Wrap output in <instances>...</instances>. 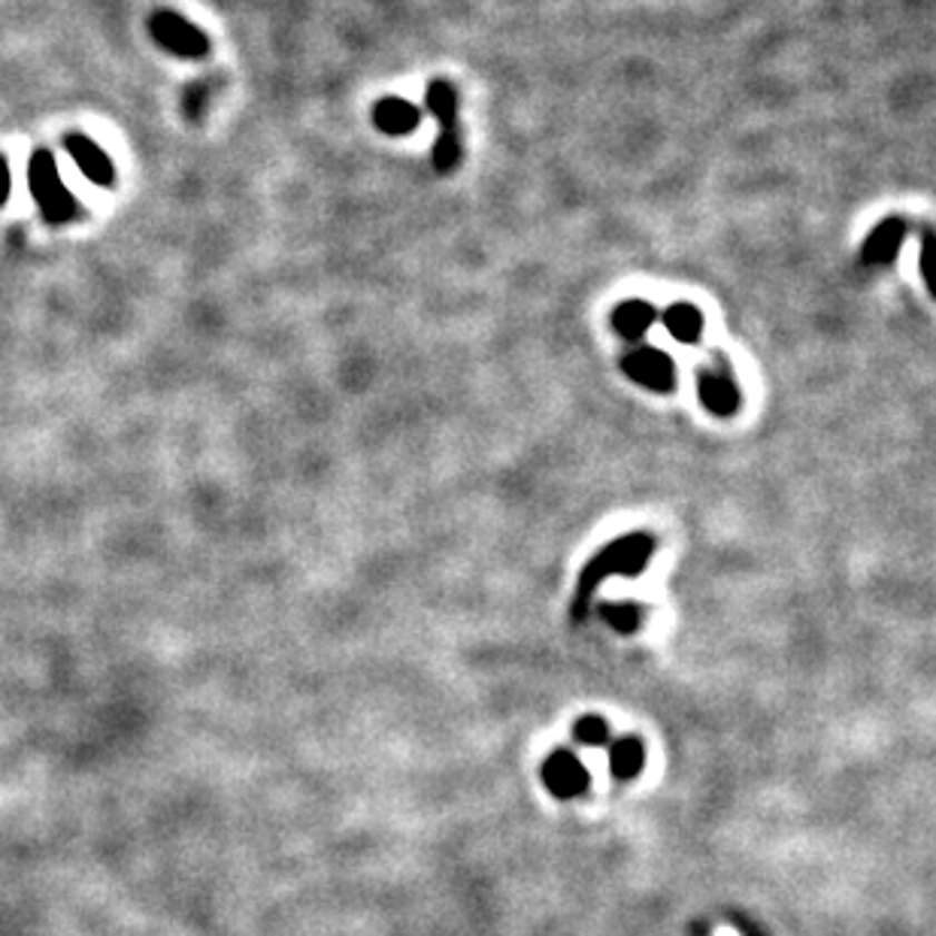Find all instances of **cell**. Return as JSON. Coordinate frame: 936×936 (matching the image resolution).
I'll return each instance as SVG.
<instances>
[{
	"instance_id": "6da1fadb",
	"label": "cell",
	"mask_w": 936,
	"mask_h": 936,
	"mask_svg": "<svg viewBox=\"0 0 936 936\" xmlns=\"http://www.w3.org/2000/svg\"><path fill=\"white\" fill-rule=\"evenodd\" d=\"M425 107L440 125L431 161L440 176H452L464 158V140H461V121H457V88L449 79H434L425 88Z\"/></svg>"
},
{
	"instance_id": "30bf717a",
	"label": "cell",
	"mask_w": 936,
	"mask_h": 936,
	"mask_svg": "<svg viewBox=\"0 0 936 936\" xmlns=\"http://www.w3.org/2000/svg\"><path fill=\"white\" fill-rule=\"evenodd\" d=\"M654 322H658V313H654V306L646 304V300H624V304H619L612 309V331H615L619 337L631 339V343L646 337V334L652 331Z\"/></svg>"
},
{
	"instance_id": "4fadbf2b",
	"label": "cell",
	"mask_w": 936,
	"mask_h": 936,
	"mask_svg": "<svg viewBox=\"0 0 936 936\" xmlns=\"http://www.w3.org/2000/svg\"><path fill=\"white\" fill-rule=\"evenodd\" d=\"M610 761L615 776H633L642 767V746L637 740L615 742Z\"/></svg>"
},
{
	"instance_id": "52a82bcc",
	"label": "cell",
	"mask_w": 936,
	"mask_h": 936,
	"mask_svg": "<svg viewBox=\"0 0 936 936\" xmlns=\"http://www.w3.org/2000/svg\"><path fill=\"white\" fill-rule=\"evenodd\" d=\"M906 234H909V221L904 216H888L883 218L876 228L867 234V240L860 243L858 264L864 270H883L897 262V255L904 249Z\"/></svg>"
},
{
	"instance_id": "7a4b0ae2",
	"label": "cell",
	"mask_w": 936,
	"mask_h": 936,
	"mask_svg": "<svg viewBox=\"0 0 936 936\" xmlns=\"http://www.w3.org/2000/svg\"><path fill=\"white\" fill-rule=\"evenodd\" d=\"M28 191H31L33 204L40 209L43 221H49V225H67V221L82 218V207H79L73 191L65 186L58 161H55V155L49 149H40V152L31 155V164H28Z\"/></svg>"
},
{
	"instance_id": "9c48e42d",
	"label": "cell",
	"mask_w": 936,
	"mask_h": 936,
	"mask_svg": "<svg viewBox=\"0 0 936 936\" xmlns=\"http://www.w3.org/2000/svg\"><path fill=\"white\" fill-rule=\"evenodd\" d=\"M373 125L385 137H406L422 125V112L403 98H382L373 104Z\"/></svg>"
},
{
	"instance_id": "3957f363",
	"label": "cell",
	"mask_w": 936,
	"mask_h": 936,
	"mask_svg": "<svg viewBox=\"0 0 936 936\" xmlns=\"http://www.w3.org/2000/svg\"><path fill=\"white\" fill-rule=\"evenodd\" d=\"M654 540L649 534H631L624 540H615L612 545H607L582 573V591H589L594 582L607 577V573H624V577H633L640 573L642 566L649 564L652 558Z\"/></svg>"
},
{
	"instance_id": "5bb4252c",
	"label": "cell",
	"mask_w": 936,
	"mask_h": 936,
	"mask_svg": "<svg viewBox=\"0 0 936 936\" xmlns=\"http://www.w3.org/2000/svg\"><path fill=\"white\" fill-rule=\"evenodd\" d=\"M603 737H607V725L600 719H582L577 725V740L585 742V746L603 742Z\"/></svg>"
},
{
	"instance_id": "277c9868",
	"label": "cell",
	"mask_w": 936,
	"mask_h": 936,
	"mask_svg": "<svg viewBox=\"0 0 936 936\" xmlns=\"http://www.w3.org/2000/svg\"><path fill=\"white\" fill-rule=\"evenodd\" d=\"M149 33H152V40L161 46L164 52L176 55V58L195 61V58H207L209 55L207 33L174 10L152 12L149 16Z\"/></svg>"
},
{
	"instance_id": "ba28073f",
	"label": "cell",
	"mask_w": 936,
	"mask_h": 936,
	"mask_svg": "<svg viewBox=\"0 0 936 936\" xmlns=\"http://www.w3.org/2000/svg\"><path fill=\"white\" fill-rule=\"evenodd\" d=\"M65 149L88 183H95V186L100 188L116 186V179H119L116 164H112V158H109L91 137H86V134H67Z\"/></svg>"
},
{
	"instance_id": "7c38bea8",
	"label": "cell",
	"mask_w": 936,
	"mask_h": 936,
	"mask_svg": "<svg viewBox=\"0 0 936 936\" xmlns=\"http://www.w3.org/2000/svg\"><path fill=\"white\" fill-rule=\"evenodd\" d=\"M661 322H664L667 334L676 339V343H686V346H697L700 339H703V313L697 309L694 304H686V300H679V304L667 306L664 316H661Z\"/></svg>"
},
{
	"instance_id": "9a60e30c",
	"label": "cell",
	"mask_w": 936,
	"mask_h": 936,
	"mask_svg": "<svg viewBox=\"0 0 936 936\" xmlns=\"http://www.w3.org/2000/svg\"><path fill=\"white\" fill-rule=\"evenodd\" d=\"M10 188H12V176H10V164L7 158L0 155V207L10 200Z\"/></svg>"
},
{
	"instance_id": "8992f818",
	"label": "cell",
	"mask_w": 936,
	"mask_h": 936,
	"mask_svg": "<svg viewBox=\"0 0 936 936\" xmlns=\"http://www.w3.org/2000/svg\"><path fill=\"white\" fill-rule=\"evenodd\" d=\"M621 373L654 394L676 392V361L654 346H640L621 358Z\"/></svg>"
},
{
	"instance_id": "8fae6325",
	"label": "cell",
	"mask_w": 936,
	"mask_h": 936,
	"mask_svg": "<svg viewBox=\"0 0 936 936\" xmlns=\"http://www.w3.org/2000/svg\"><path fill=\"white\" fill-rule=\"evenodd\" d=\"M585 782H589L585 767H582L573 755L558 751V755H552V761H545V785H549L555 795H579V791L585 788Z\"/></svg>"
},
{
	"instance_id": "5b68a950",
	"label": "cell",
	"mask_w": 936,
	"mask_h": 936,
	"mask_svg": "<svg viewBox=\"0 0 936 936\" xmlns=\"http://www.w3.org/2000/svg\"><path fill=\"white\" fill-rule=\"evenodd\" d=\"M697 397H700V403H703V410H707L709 415H719V418H730V415H737V410H740V385H737L728 361L721 358L719 352L712 355V364H709V367H703V371L697 373Z\"/></svg>"
}]
</instances>
